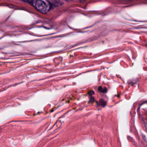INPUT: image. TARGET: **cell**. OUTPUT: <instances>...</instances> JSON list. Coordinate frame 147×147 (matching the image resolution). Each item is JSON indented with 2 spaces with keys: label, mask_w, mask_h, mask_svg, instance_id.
<instances>
[{
  "label": "cell",
  "mask_w": 147,
  "mask_h": 147,
  "mask_svg": "<svg viewBox=\"0 0 147 147\" xmlns=\"http://www.w3.org/2000/svg\"><path fill=\"white\" fill-rule=\"evenodd\" d=\"M34 5L36 9L43 13H47L51 8L50 3L47 0H36Z\"/></svg>",
  "instance_id": "1"
},
{
  "label": "cell",
  "mask_w": 147,
  "mask_h": 147,
  "mask_svg": "<svg viewBox=\"0 0 147 147\" xmlns=\"http://www.w3.org/2000/svg\"><path fill=\"white\" fill-rule=\"evenodd\" d=\"M105 88H104V89H102V87H99V88H98V90H99V91L102 92H106V91H107L105 90Z\"/></svg>",
  "instance_id": "2"
}]
</instances>
